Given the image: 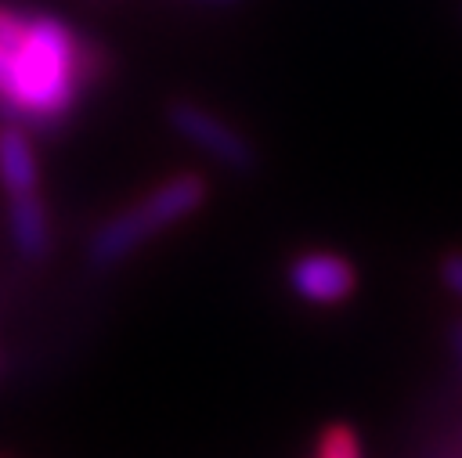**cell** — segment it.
<instances>
[{
    "mask_svg": "<svg viewBox=\"0 0 462 458\" xmlns=\"http://www.w3.org/2000/svg\"><path fill=\"white\" fill-rule=\"evenodd\" d=\"M209 198V184L202 173H173L166 180H159L144 198L130 202L126 209L112 213L108 220H101L90 238H87V263L94 270H112L119 263H126L141 245H148L152 238H159L162 231L177 227L180 220H188L191 213H199Z\"/></svg>",
    "mask_w": 462,
    "mask_h": 458,
    "instance_id": "7a4b0ae2",
    "label": "cell"
},
{
    "mask_svg": "<svg viewBox=\"0 0 462 458\" xmlns=\"http://www.w3.org/2000/svg\"><path fill=\"white\" fill-rule=\"evenodd\" d=\"M0 188L7 195H22V191L40 188V162H36L32 137L14 119H7L0 126Z\"/></svg>",
    "mask_w": 462,
    "mask_h": 458,
    "instance_id": "8992f818",
    "label": "cell"
},
{
    "mask_svg": "<svg viewBox=\"0 0 462 458\" xmlns=\"http://www.w3.org/2000/svg\"><path fill=\"white\" fill-rule=\"evenodd\" d=\"M285 281H289V289L303 303L336 307V303H346L354 296V289H357V267L346 256H339V252L310 249V252H300L289 263Z\"/></svg>",
    "mask_w": 462,
    "mask_h": 458,
    "instance_id": "277c9868",
    "label": "cell"
},
{
    "mask_svg": "<svg viewBox=\"0 0 462 458\" xmlns=\"http://www.w3.org/2000/svg\"><path fill=\"white\" fill-rule=\"evenodd\" d=\"M7 234L18 249L22 260L40 263L51 256L54 249V227L47 216V206L36 191H22V195H7Z\"/></svg>",
    "mask_w": 462,
    "mask_h": 458,
    "instance_id": "5b68a950",
    "label": "cell"
},
{
    "mask_svg": "<svg viewBox=\"0 0 462 458\" xmlns=\"http://www.w3.org/2000/svg\"><path fill=\"white\" fill-rule=\"evenodd\" d=\"M4 58L7 72L0 87V112L36 130L61 126L79 94L94 87L108 69L105 50L79 40L54 14H29L22 40L7 47Z\"/></svg>",
    "mask_w": 462,
    "mask_h": 458,
    "instance_id": "6da1fadb",
    "label": "cell"
},
{
    "mask_svg": "<svg viewBox=\"0 0 462 458\" xmlns=\"http://www.w3.org/2000/svg\"><path fill=\"white\" fill-rule=\"evenodd\" d=\"M314 458H361V440L346 422H332L314 447Z\"/></svg>",
    "mask_w": 462,
    "mask_h": 458,
    "instance_id": "52a82bcc",
    "label": "cell"
},
{
    "mask_svg": "<svg viewBox=\"0 0 462 458\" xmlns=\"http://www.w3.org/2000/svg\"><path fill=\"white\" fill-rule=\"evenodd\" d=\"M448 350H451V357L462 364V317H455V321L448 325Z\"/></svg>",
    "mask_w": 462,
    "mask_h": 458,
    "instance_id": "9c48e42d",
    "label": "cell"
},
{
    "mask_svg": "<svg viewBox=\"0 0 462 458\" xmlns=\"http://www.w3.org/2000/svg\"><path fill=\"white\" fill-rule=\"evenodd\" d=\"M166 123L180 141H188L191 148H199L206 159H213L231 173H249L256 166V144L235 123H227L224 115H217L213 108L191 97L166 101Z\"/></svg>",
    "mask_w": 462,
    "mask_h": 458,
    "instance_id": "3957f363",
    "label": "cell"
},
{
    "mask_svg": "<svg viewBox=\"0 0 462 458\" xmlns=\"http://www.w3.org/2000/svg\"><path fill=\"white\" fill-rule=\"evenodd\" d=\"M437 278L455 299H462V249H451L437 260Z\"/></svg>",
    "mask_w": 462,
    "mask_h": 458,
    "instance_id": "ba28073f",
    "label": "cell"
},
{
    "mask_svg": "<svg viewBox=\"0 0 462 458\" xmlns=\"http://www.w3.org/2000/svg\"><path fill=\"white\" fill-rule=\"evenodd\" d=\"M191 4H209V7H235L242 0H191Z\"/></svg>",
    "mask_w": 462,
    "mask_h": 458,
    "instance_id": "30bf717a",
    "label": "cell"
}]
</instances>
